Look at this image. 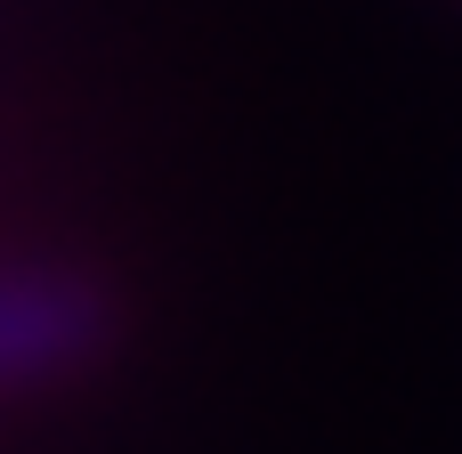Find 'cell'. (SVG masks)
<instances>
[{
  "label": "cell",
  "instance_id": "1",
  "mask_svg": "<svg viewBox=\"0 0 462 454\" xmlns=\"http://www.w3.org/2000/svg\"><path fill=\"white\" fill-rule=\"evenodd\" d=\"M114 341V301L97 276L57 260H0V390H41L97 366Z\"/></svg>",
  "mask_w": 462,
  "mask_h": 454
}]
</instances>
